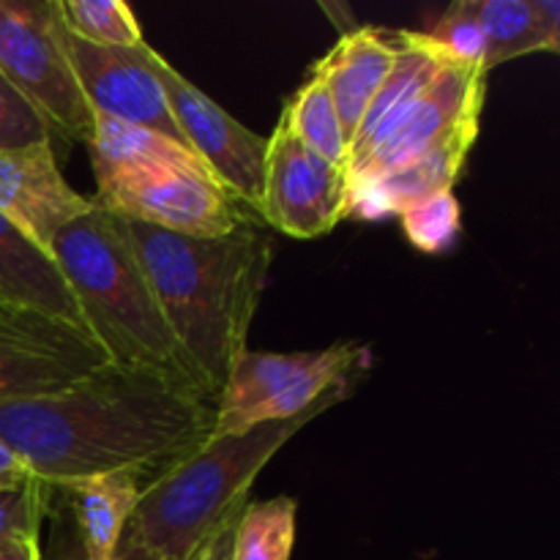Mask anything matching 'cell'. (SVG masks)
Listing matches in <instances>:
<instances>
[{"instance_id":"1","label":"cell","mask_w":560,"mask_h":560,"mask_svg":"<svg viewBox=\"0 0 560 560\" xmlns=\"http://www.w3.org/2000/svg\"><path fill=\"white\" fill-rule=\"evenodd\" d=\"M217 402L107 361L69 386L0 402V443L49 490L113 470L159 476L211 438Z\"/></svg>"},{"instance_id":"2","label":"cell","mask_w":560,"mask_h":560,"mask_svg":"<svg viewBox=\"0 0 560 560\" xmlns=\"http://www.w3.org/2000/svg\"><path fill=\"white\" fill-rule=\"evenodd\" d=\"M120 228L202 392L217 402L233 364L249 350L273 241L252 219L222 238H189L131 219H120Z\"/></svg>"},{"instance_id":"3","label":"cell","mask_w":560,"mask_h":560,"mask_svg":"<svg viewBox=\"0 0 560 560\" xmlns=\"http://www.w3.org/2000/svg\"><path fill=\"white\" fill-rule=\"evenodd\" d=\"M49 255L69 284L88 334L107 361L156 372L208 397L170 331L156 293L115 213L93 200L85 217L55 235Z\"/></svg>"},{"instance_id":"4","label":"cell","mask_w":560,"mask_h":560,"mask_svg":"<svg viewBox=\"0 0 560 560\" xmlns=\"http://www.w3.org/2000/svg\"><path fill=\"white\" fill-rule=\"evenodd\" d=\"M331 405L244 432L208 438L142 487L124 536L162 560H189L249 503V490L279 448Z\"/></svg>"},{"instance_id":"5","label":"cell","mask_w":560,"mask_h":560,"mask_svg":"<svg viewBox=\"0 0 560 560\" xmlns=\"http://www.w3.org/2000/svg\"><path fill=\"white\" fill-rule=\"evenodd\" d=\"M0 71L52 135L91 145L96 115L66 55L55 0H0Z\"/></svg>"},{"instance_id":"6","label":"cell","mask_w":560,"mask_h":560,"mask_svg":"<svg viewBox=\"0 0 560 560\" xmlns=\"http://www.w3.org/2000/svg\"><path fill=\"white\" fill-rule=\"evenodd\" d=\"M148 66L156 74L175 126L191 153L211 170L217 184L235 202L260 217L268 137L246 129L228 109L206 96L195 82L186 80L175 66H170L153 47L148 49Z\"/></svg>"},{"instance_id":"7","label":"cell","mask_w":560,"mask_h":560,"mask_svg":"<svg viewBox=\"0 0 560 560\" xmlns=\"http://www.w3.org/2000/svg\"><path fill=\"white\" fill-rule=\"evenodd\" d=\"M485 93L487 71L481 66L448 60L408 107L348 153L350 186L413 162L465 120H479Z\"/></svg>"},{"instance_id":"8","label":"cell","mask_w":560,"mask_h":560,"mask_svg":"<svg viewBox=\"0 0 560 560\" xmlns=\"http://www.w3.org/2000/svg\"><path fill=\"white\" fill-rule=\"evenodd\" d=\"M96 186L98 195L93 200L104 211L189 238H222L246 219L238 202L208 173L167 170L126 175Z\"/></svg>"},{"instance_id":"9","label":"cell","mask_w":560,"mask_h":560,"mask_svg":"<svg viewBox=\"0 0 560 560\" xmlns=\"http://www.w3.org/2000/svg\"><path fill=\"white\" fill-rule=\"evenodd\" d=\"M350 180L279 120L268 137L260 219L290 238H320L348 217Z\"/></svg>"},{"instance_id":"10","label":"cell","mask_w":560,"mask_h":560,"mask_svg":"<svg viewBox=\"0 0 560 560\" xmlns=\"http://www.w3.org/2000/svg\"><path fill=\"white\" fill-rule=\"evenodd\" d=\"M63 44L82 96H85L93 115L159 131L178 145L189 148L178 126H175L167 96H164L156 74L148 66L151 44L140 42L137 47H96V44H88L66 33V27Z\"/></svg>"},{"instance_id":"11","label":"cell","mask_w":560,"mask_h":560,"mask_svg":"<svg viewBox=\"0 0 560 560\" xmlns=\"http://www.w3.org/2000/svg\"><path fill=\"white\" fill-rule=\"evenodd\" d=\"M0 326L96 345L52 255L0 217ZM98 348V345H96ZM102 350V348H98Z\"/></svg>"},{"instance_id":"12","label":"cell","mask_w":560,"mask_h":560,"mask_svg":"<svg viewBox=\"0 0 560 560\" xmlns=\"http://www.w3.org/2000/svg\"><path fill=\"white\" fill-rule=\"evenodd\" d=\"M93 208V197L66 184L52 140L0 151V217L47 252L55 235Z\"/></svg>"},{"instance_id":"13","label":"cell","mask_w":560,"mask_h":560,"mask_svg":"<svg viewBox=\"0 0 560 560\" xmlns=\"http://www.w3.org/2000/svg\"><path fill=\"white\" fill-rule=\"evenodd\" d=\"M476 137H479V120H465L438 145L416 156L413 162L402 164L381 178L353 184L350 186L348 217H399L413 202L427 200L438 191H454L465 159L476 145Z\"/></svg>"},{"instance_id":"14","label":"cell","mask_w":560,"mask_h":560,"mask_svg":"<svg viewBox=\"0 0 560 560\" xmlns=\"http://www.w3.org/2000/svg\"><path fill=\"white\" fill-rule=\"evenodd\" d=\"M102 364L96 345L0 326V402L52 394Z\"/></svg>"},{"instance_id":"15","label":"cell","mask_w":560,"mask_h":560,"mask_svg":"<svg viewBox=\"0 0 560 560\" xmlns=\"http://www.w3.org/2000/svg\"><path fill=\"white\" fill-rule=\"evenodd\" d=\"M402 31H381V27H359L345 33L337 47L317 60L312 74L326 82L331 102L337 107L345 140L353 142L361 118L370 109L372 98L381 91L383 80L392 71L399 49Z\"/></svg>"},{"instance_id":"16","label":"cell","mask_w":560,"mask_h":560,"mask_svg":"<svg viewBox=\"0 0 560 560\" xmlns=\"http://www.w3.org/2000/svg\"><path fill=\"white\" fill-rule=\"evenodd\" d=\"M151 481L145 470H113L55 487L63 492L85 560H107L124 536L142 487Z\"/></svg>"},{"instance_id":"17","label":"cell","mask_w":560,"mask_h":560,"mask_svg":"<svg viewBox=\"0 0 560 560\" xmlns=\"http://www.w3.org/2000/svg\"><path fill=\"white\" fill-rule=\"evenodd\" d=\"M91 162L96 173V184L126 175L167 173V170H189V173H208L211 170L189 151L159 131L142 126L120 124V120L98 118L91 140ZM217 180V178H213Z\"/></svg>"},{"instance_id":"18","label":"cell","mask_w":560,"mask_h":560,"mask_svg":"<svg viewBox=\"0 0 560 560\" xmlns=\"http://www.w3.org/2000/svg\"><path fill=\"white\" fill-rule=\"evenodd\" d=\"M320 350L306 353H255L246 350L230 370L228 383L217 399V421L211 438L235 435L249 413L271 402L295 377L315 364Z\"/></svg>"},{"instance_id":"19","label":"cell","mask_w":560,"mask_h":560,"mask_svg":"<svg viewBox=\"0 0 560 560\" xmlns=\"http://www.w3.org/2000/svg\"><path fill=\"white\" fill-rule=\"evenodd\" d=\"M446 63L448 60L443 58L441 49L427 38V33L402 31L392 71L386 74L381 91L375 93L370 109H366L364 118H361L359 131H355L353 142H350V151L359 148L364 140H370V137L375 135L381 126H386L399 109L408 107V104L435 80L438 71Z\"/></svg>"},{"instance_id":"20","label":"cell","mask_w":560,"mask_h":560,"mask_svg":"<svg viewBox=\"0 0 560 560\" xmlns=\"http://www.w3.org/2000/svg\"><path fill=\"white\" fill-rule=\"evenodd\" d=\"M485 36V71L530 52H558L530 0H468Z\"/></svg>"},{"instance_id":"21","label":"cell","mask_w":560,"mask_h":560,"mask_svg":"<svg viewBox=\"0 0 560 560\" xmlns=\"http://www.w3.org/2000/svg\"><path fill=\"white\" fill-rule=\"evenodd\" d=\"M284 126L326 162L337 164L348 173V140H345L342 124H339L337 107L331 102L326 82L312 74L284 107Z\"/></svg>"},{"instance_id":"22","label":"cell","mask_w":560,"mask_h":560,"mask_svg":"<svg viewBox=\"0 0 560 560\" xmlns=\"http://www.w3.org/2000/svg\"><path fill=\"white\" fill-rule=\"evenodd\" d=\"M299 503L288 495L246 503L235 523L233 560H290Z\"/></svg>"},{"instance_id":"23","label":"cell","mask_w":560,"mask_h":560,"mask_svg":"<svg viewBox=\"0 0 560 560\" xmlns=\"http://www.w3.org/2000/svg\"><path fill=\"white\" fill-rule=\"evenodd\" d=\"M66 33L96 47H137L140 22L120 0H55Z\"/></svg>"},{"instance_id":"24","label":"cell","mask_w":560,"mask_h":560,"mask_svg":"<svg viewBox=\"0 0 560 560\" xmlns=\"http://www.w3.org/2000/svg\"><path fill=\"white\" fill-rule=\"evenodd\" d=\"M459 219H463V213H459L454 191H438V195L413 202L399 213V222H402L410 244L421 252H430V255L446 252L457 241Z\"/></svg>"},{"instance_id":"25","label":"cell","mask_w":560,"mask_h":560,"mask_svg":"<svg viewBox=\"0 0 560 560\" xmlns=\"http://www.w3.org/2000/svg\"><path fill=\"white\" fill-rule=\"evenodd\" d=\"M49 487L33 476L0 485V541L11 536H38L47 514Z\"/></svg>"},{"instance_id":"26","label":"cell","mask_w":560,"mask_h":560,"mask_svg":"<svg viewBox=\"0 0 560 560\" xmlns=\"http://www.w3.org/2000/svg\"><path fill=\"white\" fill-rule=\"evenodd\" d=\"M427 38L441 49L446 60L470 66L485 63V36H481V27L470 11L468 0H457V3L448 5L446 14L427 33Z\"/></svg>"},{"instance_id":"27","label":"cell","mask_w":560,"mask_h":560,"mask_svg":"<svg viewBox=\"0 0 560 560\" xmlns=\"http://www.w3.org/2000/svg\"><path fill=\"white\" fill-rule=\"evenodd\" d=\"M44 140H52V129L47 126V120L27 104V98L0 71V151L25 148Z\"/></svg>"},{"instance_id":"28","label":"cell","mask_w":560,"mask_h":560,"mask_svg":"<svg viewBox=\"0 0 560 560\" xmlns=\"http://www.w3.org/2000/svg\"><path fill=\"white\" fill-rule=\"evenodd\" d=\"M536 11V20H539L541 31L547 33L550 44L560 49V3L558 0H530Z\"/></svg>"},{"instance_id":"29","label":"cell","mask_w":560,"mask_h":560,"mask_svg":"<svg viewBox=\"0 0 560 560\" xmlns=\"http://www.w3.org/2000/svg\"><path fill=\"white\" fill-rule=\"evenodd\" d=\"M0 560H42L38 536H11L0 541Z\"/></svg>"},{"instance_id":"30","label":"cell","mask_w":560,"mask_h":560,"mask_svg":"<svg viewBox=\"0 0 560 560\" xmlns=\"http://www.w3.org/2000/svg\"><path fill=\"white\" fill-rule=\"evenodd\" d=\"M27 468L20 463V459L14 457V454L9 452V448L0 443V485H5V481H16V479H25Z\"/></svg>"},{"instance_id":"31","label":"cell","mask_w":560,"mask_h":560,"mask_svg":"<svg viewBox=\"0 0 560 560\" xmlns=\"http://www.w3.org/2000/svg\"><path fill=\"white\" fill-rule=\"evenodd\" d=\"M107 560H162V558H156L142 545H135V541L129 539H120L118 547H115V552Z\"/></svg>"},{"instance_id":"32","label":"cell","mask_w":560,"mask_h":560,"mask_svg":"<svg viewBox=\"0 0 560 560\" xmlns=\"http://www.w3.org/2000/svg\"><path fill=\"white\" fill-rule=\"evenodd\" d=\"M235 523H238V520H233V523H230L228 528H224L222 534L217 536V541H213L211 560H233V536H235Z\"/></svg>"},{"instance_id":"33","label":"cell","mask_w":560,"mask_h":560,"mask_svg":"<svg viewBox=\"0 0 560 560\" xmlns=\"http://www.w3.org/2000/svg\"><path fill=\"white\" fill-rule=\"evenodd\" d=\"M219 534H222V530H219ZM219 534H217V536H219ZM217 536H213V539L208 541V545L202 547V550H197L195 556H191L189 560H211V552H213V541H217Z\"/></svg>"}]
</instances>
